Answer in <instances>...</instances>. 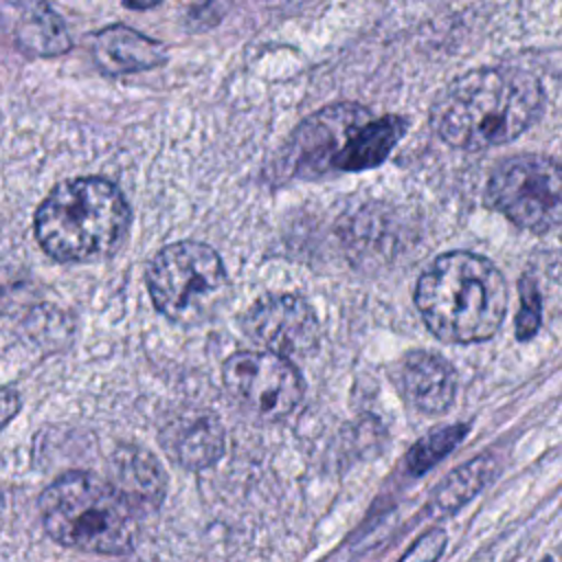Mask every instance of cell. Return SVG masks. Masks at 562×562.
<instances>
[{
    "label": "cell",
    "instance_id": "1",
    "mask_svg": "<svg viewBox=\"0 0 562 562\" xmlns=\"http://www.w3.org/2000/svg\"><path fill=\"white\" fill-rule=\"evenodd\" d=\"M540 81L520 68H476L452 79L430 108V125L452 147L481 151L505 145L542 114Z\"/></svg>",
    "mask_w": 562,
    "mask_h": 562
},
{
    "label": "cell",
    "instance_id": "2",
    "mask_svg": "<svg viewBox=\"0 0 562 562\" xmlns=\"http://www.w3.org/2000/svg\"><path fill=\"white\" fill-rule=\"evenodd\" d=\"M415 305L426 327L443 342L470 345L492 338L507 310L503 272L483 255H439L417 279Z\"/></svg>",
    "mask_w": 562,
    "mask_h": 562
},
{
    "label": "cell",
    "instance_id": "3",
    "mask_svg": "<svg viewBox=\"0 0 562 562\" xmlns=\"http://www.w3.org/2000/svg\"><path fill=\"white\" fill-rule=\"evenodd\" d=\"M130 206L105 178L59 182L35 211V237L55 261L86 263L112 255L130 228Z\"/></svg>",
    "mask_w": 562,
    "mask_h": 562
},
{
    "label": "cell",
    "instance_id": "4",
    "mask_svg": "<svg viewBox=\"0 0 562 562\" xmlns=\"http://www.w3.org/2000/svg\"><path fill=\"white\" fill-rule=\"evenodd\" d=\"M46 533L61 547L123 555L136 547V516L125 496L101 476L68 472L40 494Z\"/></svg>",
    "mask_w": 562,
    "mask_h": 562
},
{
    "label": "cell",
    "instance_id": "5",
    "mask_svg": "<svg viewBox=\"0 0 562 562\" xmlns=\"http://www.w3.org/2000/svg\"><path fill=\"white\" fill-rule=\"evenodd\" d=\"M147 290L165 318L198 325L220 312L231 283L222 257L209 244L176 241L154 255L147 268Z\"/></svg>",
    "mask_w": 562,
    "mask_h": 562
},
{
    "label": "cell",
    "instance_id": "6",
    "mask_svg": "<svg viewBox=\"0 0 562 562\" xmlns=\"http://www.w3.org/2000/svg\"><path fill=\"white\" fill-rule=\"evenodd\" d=\"M485 202L527 231L562 226V162L547 156H514L490 176Z\"/></svg>",
    "mask_w": 562,
    "mask_h": 562
},
{
    "label": "cell",
    "instance_id": "7",
    "mask_svg": "<svg viewBox=\"0 0 562 562\" xmlns=\"http://www.w3.org/2000/svg\"><path fill=\"white\" fill-rule=\"evenodd\" d=\"M226 391L252 415L283 419L303 397V378L296 367L274 351H237L224 360Z\"/></svg>",
    "mask_w": 562,
    "mask_h": 562
},
{
    "label": "cell",
    "instance_id": "8",
    "mask_svg": "<svg viewBox=\"0 0 562 562\" xmlns=\"http://www.w3.org/2000/svg\"><path fill=\"white\" fill-rule=\"evenodd\" d=\"M241 331L266 351L307 356L318 345V318L314 307L296 294H270L255 301L241 316Z\"/></svg>",
    "mask_w": 562,
    "mask_h": 562
},
{
    "label": "cell",
    "instance_id": "9",
    "mask_svg": "<svg viewBox=\"0 0 562 562\" xmlns=\"http://www.w3.org/2000/svg\"><path fill=\"white\" fill-rule=\"evenodd\" d=\"M371 119L358 103H334L305 119L292 134L285 162L294 176H318L334 169V158L349 136Z\"/></svg>",
    "mask_w": 562,
    "mask_h": 562
},
{
    "label": "cell",
    "instance_id": "10",
    "mask_svg": "<svg viewBox=\"0 0 562 562\" xmlns=\"http://www.w3.org/2000/svg\"><path fill=\"white\" fill-rule=\"evenodd\" d=\"M224 439L220 417L200 406L173 408L158 428V441L167 457L187 470L213 465L224 454Z\"/></svg>",
    "mask_w": 562,
    "mask_h": 562
},
{
    "label": "cell",
    "instance_id": "11",
    "mask_svg": "<svg viewBox=\"0 0 562 562\" xmlns=\"http://www.w3.org/2000/svg\"><path fill=\"white\" fill-rule=\"evenodd\" d=\"M393 380L402 397L426 415H439L450 408L457 395V373L452 364L432 351L413 349L393 367Z\"/></svg>",
    "mask_w": 562,
    "mask_h": 562
},
{
    "label": "cell",
    "instance_id": "12",
    "mask_svg": "<svg viewBox=\"0 0 562 562\" xmlns=\"http://www.w3.org/2000/svg\"><path fill=\"white\" fill-rule=\"evenodd\" d=\"M2 18L15 48L26 57H59L72 48L70 33L48 0H7Z\"/></svg>",
    "mask_w": 562,
    "mask_h": 562
},
{
    "label": "cell",
    "instance_id": "13",
    "mask_svg": "<svg viewBox=\"0 0 562 562\" xmlns=\"http://www.w3.org/2000/svg\"><path fill=\"white\" fill-rule=\"evenodd\" d=\"M90 55L103 75L119 77L158 68L167 61V46L125 24H110L90 35Z\"/></svg>",
    "mask_w": 562,
    "mask_h": 562
},
{
    "label": "cell",
    "instance_id": "14",
    "mask_svg": "<svg viewBox=\"0 0 562 562\" xmlns=\"http://www.w3.org/2000/svg\"><path fill=\"white\" fill-rule=\"evenodd\" d=\"M112 485L125 496L134 512L158 509L167 494V476L160 461L130 443H121L110 457Z\"/></svg>",
    "mask_w": 562,
    "mask_h": 562
},
{
    "label": "cell",
    "instance_id": "15",
    "mask_svg": "<svg viewBox=\"0 0 562 562\" xmlns=\"http://www.w3.org/2000/svg\"><path fill=\"white\" fill-rule=\"evenodd\" d=\"M406 132V119L386 114L364 121L334 158V171H364L382 165Z\"/></svg>",
    "mask_w": 562,
    "mask_h": 562
},
{
    "label": "cell",
    "instance_id": "16",
    "mask_svg": "<svg viewBox=\"0 0 562 562\" xmlns=\"http://www.w3.org/2000/svg\"><path fill=\"white\" fill-rule=\"evenodd\" d=\"M494 474H496V459L492 454H481L459 465L435 487L428 501V512L432 516H448L461 509L494 479Z\"/></svg>",
    "mask_w": 562,
    "mask_h": 562
},
{
    "label": "cell",
    "instance_id": "17",
    "mask_svg": "<svg viewBox=\"0 0 562 562\" xmlns=\"http://www.w3.org/2000/svg\"><path fill=\"white\" fill-rule=\"evenodd\" d=\"M465 435H468V426L465 424H452V426L435 428L428 435H424L406 452V470H408V474L419 476V474L428 472L448 452H452L461 443V439Z\"/></svg>",
    "mask_w": 562,
    "mask_h": 562
},
{
    "label": "cell",
    "instance_id": "18",
    "mask_svg": "<svg viewBox=\"0 0 562 562\" xmlns=\"http://www.w3.org/2000/svg\"><path fill=\"white\" fill-rule=\"evenodd\" d=\"M540 314H542V299L533 283V279L522 277L520 279V310L516 316V336L518 340H529L540 327Z\"/></svg>",
    "mask_w": 562,
    "mask_h": 562
},
{
    "label": "cell",
    "instance_id": "19",
    "mask_svg": "<svg viewBox=\"0 0 562 562\" xmlns=\"http://www.w3.org/2000/svg\"><path fill=\"white\" fill-rule=\"evenodd\" d=\"M443 547H446V533L441 529H430L402 555V560H422V562L437 560L443 553Z\"/></svg>",
    "mask_w": 562,
    "mask_h": 562
},
{
    "label": "cell",
    "instance_id": "20",
    "mask_svg": "<svg viewBox=\"0 0 562 562\" xmlns=\"http://www.w3.org/2000/svg\"><path fill=\"white\" fill-rule=\"evenodd\" d=\"M22 400L15 389L0 386V430L20 413Z\"/></svg>",
    "mask_w": 562,
    "mask_h": 562
},
{
    "label": "cell",
    "instance_id": "21",
    "mask_svg": "<svg viewBox=\"0 0 562 562\" xmlns=\"http://www.w3.org/2000/svg\"><path fill=\"white\" fill-rule=\"evenodd\" d=\"M127 7L132 9H138V11H145V9H151L156 4H160L162 0H123Z\"/></svg>",
    "mask_w": 562,
    "mask_h": 562
},
{
    "label": "cell",
    "instance_id": "22",
    "mask_svg": "<svg viewBox=\"0 0 562 562\" xmlns=\"http://www.w3.org/2000/svg\"><path fill=\"white\" fill-rule=\"evenodd\" d=\"M4 516H7V496H4V492L0 490V527H2V522H4Z\"/></svg>",
    "mask_w": 562,
    "mask_h": 562
}]
</instances>
